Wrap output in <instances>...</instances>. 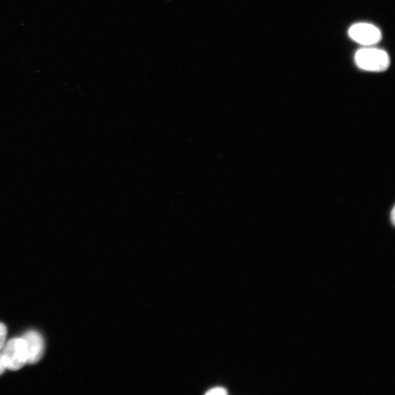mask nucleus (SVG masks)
Here are the masks:
<instances>
[{
  "label": "nucleus",
  "mask_w": 395,
  "mask_h": 395,
  "mask_svg": "<svg viewBox=\"0 0 395 395\" xmlns=\"http://www.w3.org/2000/svg\"><path fill=\"white\" fill-rule=\"evenodd\" d=\"M355 61L360 69L374 72L386 70L390 64L389 55L386 51L374 48L359 50L356 54Z\"/></svg>",
  "instance_id": "obj_1"
},
{
  "label": "nucleus",
  "mask_w": 395,
  "mask_h": 395,
  "mask_svg": "<svg viewBox=\"0 0 395 395\" xmlns=\"http://www.w3.org/2000/svg\"><path fill=\"white\" fill-rule=\"evenodd\" d=\"M1 354L6 369L10 371H19L27 363L26 347L22 338L9 341Z\"/></svg>",
  "instance_id": "obj_2"
},
{
  "label": "nucleus",
  "mask_w": 395,
  "mask_h": 395,
  "mask_svg": "<svg viewBox=\"0 0 395 395\" xmlns=\"http://www.w3.org/2000/svg\"><path fill=\"white\" fill-rule=\"evenodd\" d=\"M352 40L364 46L376 44L381 39L379 28L368 23H359L353 25L349 31Z\"/></svg>",
  "instance_id": "obj_3"
},
{
  "label": "nucleus",
  "mask_w": 395,
  "mask_h": 395,
  "mask_svg": "<svg viewBox=\"0 0 395 395\" xmlns=\"http://www.w3.org/2000/svg\"><path fill=\"white\" fill-rule=\"evenodd\" d=\"M27 351V363L36 364L44 356L45 350L44 340L41 334L36 331H29L22 337Z\"/></svg>",
  "instance_id": "obj_4"
},
{
  "label": "nucleus",
  "mask_w": 395,
  "mask_h": 395,
  "mask_svg": "<svg viewBox=\"0 0 395 395\" xmlns=\"http://www.w3.org/2000/svg\"><path fill=\"white\" fill-rule=\"evenodd\" d=\"M8 330L6 326L0 323V351H1L6 344V340L7 337Z\"/></svg>",
  "instance_id": "obj_5"
},
{
  "label": "nucleus",
  "mask_w": 395,
  "mask_h": 395,
  "mask_svg": "<svg viewBox=\"0 0 395 395\" xmlns=\"http://www.w3.org/2000/svg\"><path fill=\"white\" fill-rule=\"evenodd\" d=\"M227 394V390L223 387L211 389L206 392V394L207 395H226Z\"/></svg>",
  "instance_id": "obj_6"
},
{
  "label": "nucleus",
  "mask_w": 395,
  "mask_h": 395,
  "mask_svg": "<svg viewBox=\"0 0 395 395\" xmlns=\"http://www.w3.org/2000/svg\"><path fill=\"white\" fill-rule=\"evenodd\" d=\"M5 364L2 358V354H0V376L3 375L6 370Z\"/></svg>",
  "instance_id": "obj_7"
}]
</instances>
